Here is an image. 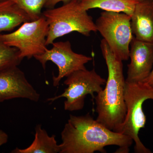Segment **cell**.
I'll return each instance as SVG.
<instances>
[{"label": "cell", "mask_w": 153, "mask_h": 153, "mask_svg": "<svg viewBox=\"0 0 153 153\" xmlns=\"http://www.w3.org/2000/svg\"><path fill=\"white\" fill-rule=\"evenodd\" d=\"M52 45V49H47L43 54L34 57L41 63L44 70L49 61L57 66L58 75L52 78L55 87H58L63 77H67L74 71L86 68L85 64L92 60L91 57L74 52L69 41L54 42Z\"/></svg>", "instance_id": "cell-8"}, {"label": "cell", "mask_w": 153, "mask_h": 153, "mask_svg": "<svg viewBox=\"0 0 153 153\" xmlns=\"http://www.w3.org/2000/svg\"><path fill=\"white\" fill-rule=\"evenodd\" d=\"M128 65V82H144L153 68V43L140 41L133 37L130 44Z\"/></svg>", "instance_id": "cell-10"}, {"label": "cell", "mask_w": 153, "mask_h": 153, "mask_svg": "<svg viewBox=\"0 0 153 153\" xmlns=\"http://www.w3.org/2000/svg\"><path fill=\"white\" fill-rule=\"evenodd\" d=\"M29 21L28 15L12 1H0V33L12 31Z\"/></svg>", "instance_id": "cell-12"}, {"label": "cell", "mask_w": 153, "mask_h": 153, "mask_svg": "<svg viewBox=\"0 0 153 153\" xmlns=\"http://www.w3.org/2000/svg\"><path fill=\"white\" fill-rule=\"evenodd\" d=\"M24 11L31 20L35 21L42 16L46 0H10Z\"/></svg>", "instance_id": "cell-16"}, {"label": "cell", "mask_w": 153, "mask_h": 153, "mask_svg": "<svg viewBox=\"0 0 153 153\" xmlns=\"http://www.w3.org/2000/svg\"><path fill=\"white\" fill-rule=\"evenodd\" d=\"M153 100V88L146 82H128L126 81L125 101L126 113L118 133L131 138L135 143L134 152L151 153L140 140L139 133L145 128L146 117L143 110L146 100Z\"/></svg>", "instance_id": "cell-4"}, {"label": "cell", "mask_w": 153, "mask_h": 153, "mask_svg": "<svg viewBox=\"0 0 153 153\" xmlns=\"http://www.w3.org/2000/svg\"><path fill=\"white\" fill-rule=\"evenodd\" d=\"M144 82H146L149 85H150L153 88V68L152 71L151 72L149 76Z\"/></svg>", "instance_id": "cell-19"}, {"label": "cell", "mask_w": 153, "mask_h": 153, "mask_svg": "<svg viewBox=\"0 0 153 153\" xmlns=\"http://www.w3.org/2000/svg\"><path fill=\"white\" fill-rule=\"evenodd\" d=\"M131 20V16L127 14L104 11L95 23L97 31L122 61L129 58L130 46L134 37Z\"/></svg>", "instance_id": "cell-5"}, {"label": "cell", "mask_w": 153, "mask_h": 153, "mask_svg": "<svg viewBox=\"0 0 153 153\" xmlns=\"http://www.w3.org/2000/svg\"><path fill=\"white\" fill-rule=\"evenodd\" d=\"M100 49L108 76L105 88L94 97L97 114L96 120L111 130L118 132L126 113L123 63L103 39L101 41Z\"/></svg>", "instance_id": "cell-2"}, {"label": "cell", "mask_w": 153, "mask_h": 153, "mask_svg": "<svg viewBox=\"0 0 153 153\" xmlns=\"http://www.w3.org/2000/svg\"><path fill=\"white\" fill-rule=\"evenodd\" d=\"M131 24L136 39L153 43V0H140L137 4Z\"/></svg>", "instance_id": "cell-11"}, {"label": "cell", "mask_w": 153, "mask_h": 153, "mask_svg": "<svg viewBox=\"0 0 153 153\" xmlns=\"http://www.w3.org/2000/svg\"><path fill=\"white\" fill-rule=\"evenodd\" d=\"M35 140L28 147L25 149L16 148L13 153H60V145L55 139V135L49 136L47 132L41 127V125L36 126Z\"/></svg>", "instance_id": "cell-13"}, {"label": "cell", "mask_w": 153, "mask_h": 153, "mask_svg": "<svg viewBox=\"0 0 153 153\" xmlns=\"http://www.w3.org/2000/svg\"><path fill=\"white\" fill-rule=\"evenodd\" d=\"M8 140V136L5 132L0 129V146L5 144Z\"/></svg>", "instance_id": "cell-18"}, {"label": "cell", "mask_w": 153, "mask_h": 153, "mask_svg": "<svg viewBox=\"0 0 153 153\" xmlns=\"http://www.w3.org/2000/svg\"><path fill=\"white\" fill-rule=\"evenodd\" d=\"M106 80L99 75L95 69L87 70L86 68L74 71L66 77L64 84L67 87L64 92L57 96L48 98L47 101L53 102L58 99L65 97L64 108L69 111L82 109L87 95H90L94 99V93L97 94L102 89V86Z\"/></svg>", "instance_id": "cell-6"}, {"label": "cell", "mask_w": 153, "mask_h": 153, "mask_svg": "<svg viewBox=\"0 0 153 153\" xmlns=\"http://www.w3.org/2000/svg\"><path fill=\"white\" fill-rule=\"evenodd\" d=\"M140 0H79L83 10L98 8L104 11L124 13L131 16Z\"/></svg>", "instance_id": "cell-14"}, {"label": "cell", "mask_w": 153, "mask_h": 153, "mask_svg": "<svg viewBox=\"0 0 153 153\" xmlns=\"http://www.w3.org/2000/svg\"><path fill=\"white\" fill-rule=\"evenodd\" d=\"M42 15L49 25L47 46L72 32L89 36L91 32H97L93 19L81 7L79 0H71L58 7L48 9Z\"/></svg>", "instance_id": "cell-3"}, {"label": "cell", "mask_w": 153, "mask_h": 153, "mask_svg": "<svg viewBox=\"0 0 153 153\" xmlns=\"http://www.w3.org/2000/svg\"><path fill=\"white\" fill-rule=\"evenodd\" d=\"M40 95L18 66L0 69V102L15 98L38 102Z\"/></svg>", "instance_id": "cell-9"}, {"label": "cell", "mask_w": 153, "mask_h": 153, "mask_svg": "<svg viewBox=\"0 0 153 153\" xmlns=\"http://www.w3.org/2000/svg\"><path fill=\"white\" fill-rule=\"evenodd\" d=\"M70 1L71 0H46L44 7L48 9L52 8L55 7L58 3L61 2L66 3Z\"/></svg>", "instance_id": "cell-17"}, {"label": "cell", "mask_w": 153, "mask_h": 153, "mask_svg": "<svg viewBox=\"0 0 153 153\" xmlns=\"http://www.w3.org/2000/svg\"><path fill=\"white\" fill-rule=\"evenodd\" d=\"M48 31V22L42 15L37 20L23 23L13 32L1 34V37L6 44L19 49L22 59L25 57L29 59L47 50Z\"/></svg>", "instance_id": "cell-7"}, {"label": "cell", "mask_w": 153, "mask_h": 153, "mask_svg": "<svg viewBox=\"0 0 153 153\" xmlns=\"http://www.w3.org/2000/svg\"><path fill=\"white\" fill-rule=\"evenodd\" d=\"M60 153H106L105 147L116 146V153H128L133 141L128 136L111 130L89 114L70 115L61 133Z\"/></svg>", "instance_id": "cell-1"}, {"label": "cell", "mask_w": 153, "mask_h": 153, "mask_svg": "<svg viewBox=\"0 0 153 153\" xmlns=\"http://www.w3.org/2000/svg\"><path fill=\"white\" fill-rule=\"evenodd\" d=\"M22 60L19 49L6 44L0 34V69L18 66Z\"/></svg>", "instance_id": "cell-15"}, {"label": "cell", "mask_w": 153, "mask_h": 153, "mask_svg": "<svg viewBox=\"0 0 153 153\" xmlns=\"http://www.w3.org/2000/svg\"><path fill=\"white\" fill-rule=\"evenodd\" d=\"M4 1V0H0V1Z\"/></svg>", "instance_id": "cell-20"}]
</instances>
